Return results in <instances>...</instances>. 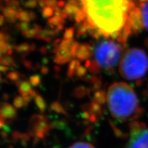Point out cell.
Here are the masks:
<instances>
[{
    "mask_svg": "<svg viewBox=\"0 0 148 148\" xmlns=\"http://www.w3.org/2000/svg\"><path fill=\"white\" fill-rule=\"evenodd\" d=\"M77 22L93 35L124 45L140 22L136 0H73Z\"/></svg>",
    "mask_w": 148,
    "mask_h": 148,
    "instance_id": "6da1fadb",
    "label": "cell"
},
{
    "mask_svg": "<svg viewBox=\"0 0 148 148\" xmlns=\"http://www.w3.org/2000/svg\"><path fill=\"white\" fill-rule=\"evenodd\" d=\"M106 101L113 119L121 123H128L129 126L137 121L143 112L136 92L127 83L111 84L107 90Z\"/></svg>",
    "mask_w": 148,
    "mask_h": 148,
    "instance_id": "7a4b0ae2",
    "label": "cell"
},
{
    "mask_svg": "<svg viewBox=\"0 0 148 148\" xmlns=\"http://www.w3.org/2000/svg\"><path fill=\"white\" fill-rule=\"evenodd\" d=\"M147 69V56L143 50L138 48L127 50L120 60V74L128 80L141 78L145 75Z\"/></svg>",
    "mask_w": 148,
    "mask_h": 148,
    "instance_id": "3957f363",
    "label": "cell"
},
{
    "mask_svg": "<svg viewBox=\"0 0 148 148\" xmlns=\"http://www.w3.org/2000/svg\"><path fill=\"white\" fill-rule=\"evenodd\" d=\"M123 44L114 40L101 42L95 48V58L98 65L110 69L118 64L121 57Z\"/></svg>",
    "mask_w": 148,
    "mask_h": 148,
    "instance_id": "277c9868",
    "label": "cell"
},
{
    "mask_svg": "<svg viewBox=\"0 0 148 148\" xmlns=\"http://www.w3.org/2000/svg\"><path fill=\"white\" fill-rule=\"evenodd\" d=\"M125 148H148V127L138 121L130 125Z\"/></svg>",
    "mask_w": 148,
    "mask_h": 148,
    "instance_id": "5b68a950",
    "label": "cell"
},
{
    "mask_svg": "<svg viewBox=\"0 0 148 148\" xmlns=\"http://www.w3.org/2000/svg\"><path fill=\"white\" fill-rule=\"evenodd\" d=\"M138 9L140 25L148 29V0H138Z\"/></svg>",
    "mask_w": 148,
    "mask_h": 148,
    "instance_id": "8992f818",
    "label": "cell"
},
{
    "mask_svg": "<svg viewBox=\"0 0 148 148\" xmlns=\"http://www.w3.org/2000/svg\"><path fill=\"white\" fill-rule=\"evenodd\" d=\"M69 148H95L91 144L86 142H77L70 146Z\"/></svg>",
    "mask_w": 148,
    "mask_h": 148,
    "instance_id": "52a82bcc",
    "label": "cell"
}]
</instances>
